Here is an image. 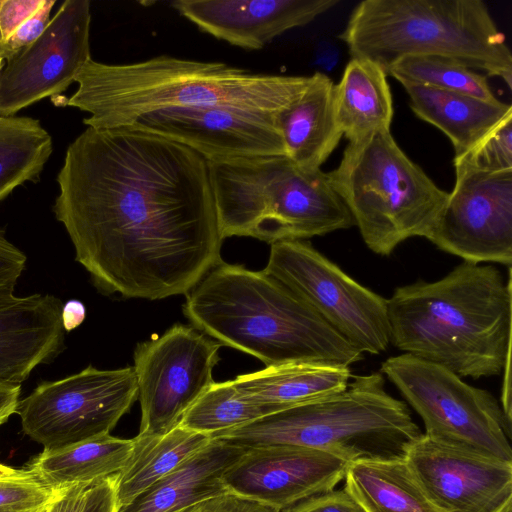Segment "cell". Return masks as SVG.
Segmentation results:
<instances>
[{"label":"cell","instance_id":"obj_1","mask_svg":"<svg viewBox=\"0 0 512 512\" xmlns=\"http://www.w3.org/2000/svg\"><path fill=\"white\" fill-rule=\"evenodd\" d=\"M53 211L97 289L160 300L222 263L207 161L157 134L87 127L68 146Z\"/></svg>","mask_w":512,"mask_h":512},{"label":"cell","instance_id":"obj_2","mask_svg":"<svg viewBox=\"0 0 512 512\" xmlns=\"http://www.w3.org/2000/svg\"><path fill=\"white\" fill-rule=\"evenodd\" d=\"M390 344L460 378L499 375L511 359L512 291L493 265L463 261L387 299Z\"/></svg>","mask_w":512,"mask_h":512},{"label":"cell","instance_id":"obj_3","mask_svg":"<svg viewBox=\"0 0 512 512\" xmlns=\"http://www.w3.org/2000/svg\"><path fill=\"white\" fill-rule=\"evenodd\" d=\"M309 76L253 73L222 62L161 55L132 64L92 58L75 77L63 105L87 112V127H127L139 116L167 108L220 106L279 112L304 90Z\"/></svg>","mask_w":512,"mask_h":512},{"label":"cell","instance_id":"obj_4","mask_svg":"<svg viewBox=\"0 0 512 512\" xmlns=\"http://www.w3.org/2000/svg\"><path fill=\"white\" fill-rule=\"evenodd\" d=\"M193 327L261 360L347 366L363 353L278 280L242 265L220 263L187 294Z\"/></svg>","mask_w":512,"mask_h":512},{"label":"cell","instance_id":"obj_5","mask_svg":"<svg viewBox=\"0 0 512 512\" xmlns=\"http://www.w3.org/2000/svg\"><path fill=\"white\" fill-rule=\"evenodd\" d=\"M339 38L386 75L403 57L441 56L512 87V54L481 0H364Z\"/></svg>","mask_w":512,"mask_h":512},{"label":"cell","instance_id":"obj_6","mask_svg":"<svg viewBox=\"0 0 512 512\" xmlns=\"http://www.w3.org/2000/svg\"><path fill=\"white\" fill-rule=\"evenodd\" d=\"M222 239L270 244L348 229L354 219L321 169L284 155L207 161Z\"/></svg>","mask_w":512,"mask_h":512},{"label":"cell","instance_id":"obj_7","mask_svg":"<svg viewBox=\"0 0 512 512\" xmlns=\"http://www.w3.org/2000/svg\"><path fill=\"white\" fill-rule=\"evenodd\" d=\"M421 434L407 404L386 391L381 372H373L355 376L341 392L265 415L211 438L243 448L308 447L350 462L404 459L408 446Z\"/></svg>","mask_w":512,"mask_h":512},{"label":"cell","instance_id":"obj_8","mask_svg":"<svg viewBox=\"0 0 512 512\" xmlns=\"http://www.w3.org/2000/svg\"><path fill=\"white\" fill-rule=\"evenodd\" d=\"M326 174L366 246L381 256L409 238L429 239L448 198L390 130L349 142L339 165Z\"/></svg>","mask_w":512,"mask_h":512},{"label":"cell","instance_id":"obj_9","mask_svg":"<svg viewBox=\"0 0 512 512\" xmlns=\"http://www.w3.org/2000/svg\"><path fill=\"white\" fill-rule=\"evenodd\" d=\"M381 373L421 417L424 434L512 462V424L489 391L406 353L386 359Z\"/></svg>","mask_w":512,"mask_h":512},{"label":"cell","instance_id":"obj_10","mask_svg":"<svg viewBox=\"0 0 512 512\" xmlns=\"http://www.w3.org/2000/svg\"><path fill=\"white\" fill-rule=\"evenodd\" d=\"M263 271L300 297L363 354L387 350V299L355 281L308 241L271 244Z\"/></svg>","mask_w":512,"mask_h":512},{"label":"cell","instance_id":"obj_11","mask_svg":"<svg viewBox=\"0 0 512 512\" xmlns=\"http://www.w3.org/2000/svg\"><path fill=\"white\" fill-rule=\"evenodd\" d=\"M137 395L133 366L113 370L88 366L40 383L19 400L16 413L23 432L43 451H54L110 434Z\"/></svg>","mask_w":512,"mask_h":512},{"label":"cell","instance_id":"obj_12","mask_svg":"<svg viewBox=\"0 0 512 512\" xmlns=\"http://www.w3.org/2000/svg\"><path fill=\"white\" fill-rule=\"evenodd\" d=\"M221 345L182 324L137 344L133 368L141 407L138 435L163 434L179 424L214 383Z\"/></svg>","mask_w":512,"mask_h":512},{"label":"cell","instance_id":"obj_13","mask_svg":"<svg viewBox=\"0 0 512 512\" xmlns=\"http://www.w3.org/2000/svg\"><path fill=\"white\" fill-rule=\"evenodd\" d=\"M454 167V188L428 240L463 261L511 267L512 169Z\"/></svg>","mask_w":512,"mask_h":512},{"label":"cell","instance_id":"obj_14","mask_svg":"<svg viewBox=\"0 0 512 512\" xmlns=\"http://www.w3.org/2000/svg\"><path fill=\"white\" fill-rule=\"evenodd\" d=\"M89 0H66L43 33L6 59L0 73V116H14L64 92L91 59Z\"/></svg>","mask_w":512,"mask_h":512},{"label":"cell","instance_id":"obj_15","mask_svg":"<svg viewBox=\"0 0 512 512\" xmlns=\"http://www.w3.org/2000/svg\"><path fill=\"white\" fill-rule=\"evenodd\" d=\"M404 460L438 512H499L512 502V462L424 433Z\"/></svg>","mask_w":512,"mask_h":512},{"label":"cell","instance_id":"obj_16","mask_svg":"<svg viewBox=\"0 0 512 512\" xmlns=\"http://www.w3.org/2000/svg\"><path fill=\"white\" fill-rule=\"evenodd\" d=\"M279 112L220 106L167 108L143 114L127 127L182 144L206 161L285 156Z\"/></svg>","mask_w":512,"mask_h":512},{"label":"cell","instance_id":"obj_17","mask_svg":"<svg viewBox=\"0 0 512 512\" xmlns=\"http://www.w3.org/2000/svg\"><path fill=\"white\" fill-rule=\"evenodd\" d=\"M349 462L332 453L294 445L246 448L223 473L226 489L280 511L335 489Z\"/></svg>","mask_w":512,"mask_h":512},{"label":"cell","instance_id":"obj_18","mask_svg":"<svg viewBox=\"0 0 512 512\" xmlns=\"http://www.w3.org/2000/svg\"><path fill=\"white\" fill-rule=\"evenodd\" d=\"M338 0H176L181 16L201 31L247 50H259L286 31L305 26Z\"/></svg>","mask_w":512,"mask_h":512},{"label":"cell","instance_id":"obj_19","mask_svg":"<svg viewBox=\"0 0 512 512\" xmlns=\"http://www.w3.org/2000/svg\"><path fill=\"white\" fill-rule=\"evenodd\" d=\"M62 301L51 294L17 296L0 289V382L21 385L64 348Z\"/></svg>","mask_w":512,"mask_h":512},{"label":"cell","instance_id":"obj_20","mask_svg":"<svg viewBox=\"0 0 512 512\" xmlns=\"http://www.w3.org/2000/svg\"><path fill=\"white\" fill-rule=\"evenodd\" d=\"M246 448L222 440L211 443L116 512H178L229 492L224 471Z\"/></svg>","mask_w":512,"mask_h":512},{"label":"cell","instance_id":"obj_21","mask_svg":"<svg viewBox=\"0 0 512 512\" xmlns=\"http://www.w3.org/2000/svg\"><path fill=\"white\" fill-rule=\"evenodd\" d=\"M334 84L323 73L309 76L301 94L278 113L285 156L300 167L320 169L343 136L336 120Z\"/></svg>","mask_w":512,"mask_h":512},{"label":"cell","instance_id":"obj_22","mask_svg":"<svg viewBox=\"0 0 512 512\" xmlns=\"http://www.w3.org/2000/svg\"><path fill=\"white\" fill-rule=\"evenodd\" d=\"M412 111L440 129L452 142L455 157L469 151L505 117L512 106L429 86L402 83Z\"/></svg>","mask_w":512,"mask_h":512},{"label":"cell","instance_id":"obj_23","mask_svg":"<svg viewBox=\"0 0 512 512\" xmlns=\"http://www.w3.org/2000/svg\"><path fill=\"white\" fill-rule=\"evenodd\" d=\"M350 378L347 366L298 362L242 374L234 382L247 399L280 411L341 392Z\"/></svg>","mask_w":512,"mask_h":512},{"label":"cell","instance_id":"obj_24","mask_svg":"<svg viewBox=\"0 0 512 512\" xmlns=\"http://www.w3.org/2000/svg\"><path fill=\"white\" fill-rule=\"evenodd\" d=\"M387 75L376 63L351 58L334 85L337 124L349 142L376 131L390 130L393 102Z\"/></svg>","mask_w":512,"mask_h":512},{"label":"cell","instance_id":"obj_25","mask_svg":"<svg viewBox=\"0 0 512 512\" xmlns=\"http://www.w3.org/2000/svg\"><path fill=\"white\" fill-rule=\"evenodd\" d=\"M133 439L106 434L54 451H43L28 471L52 490L90 484L118 474L127 463Z\"/></svg>","mask_w":512,"mask_h":512},{"label":"cell","instance_id":"obj_26","mask_svg":"<svg viewBox=\"0 0 512 512\" xmlns=\"http://www.w3.org/2000/svg\"><path fill=\"white\" fill-rule=\"evenodd\" d=\"M132 453L116 475L117 508L165 477L186 460L208 446L210 435L180 424L163 434L136 435Z\"/></svg>","mask_w":512,"mask_h":512},{"label":"cell","instance_id":"obj_27","mask_svg":"<svg viewBox=\"0 0 512 512\" xmlns=\"http://www.w3.org/2000/svg\"><path fill=\"white\" fill-rule=\"evenodd\" d=\"M344 489L365 512H438L404 459L359 458L347 464Z\"/></svg>","mask_w":512,"mask_h":512},{"label":"cell","instance_id":"obj_28","mask_svg":"<svg viewBox=\"0 0 512 512\" xmlns=\"http://www.w3.org/2000/svg\"><path fill=\"white\" fill-rule=\"evenodd\" d=\"M52 151V137L38 119L0 116V202L18 186L38 181Z\"/></svg>","mask_w":512,"mask_h":512},{"label":"cell","instance_id":"obj_29","mask_svg":"<svg viewBox=\"0 0 512 512\" xmlns=\"http://www.w3.org/2000/svg\"><path fill=\"white\" fill-rule=\"evenodd\" d=\"M277 412L247 399L234 379L214 382L184 413L179 424L187 429L214 435Z\"/></svg>","mask_w":512,"mask_h":512},{"label":"cell","instance_id":"obj_30","mask_svg":"<svg viewBox=\"0 0 512 512\" xmlns=\"http://www.w3.org/2000/svg\"><path fill=\"white\" fill-rule=\"evenodd\" d=\"M388 75L401 84H419L471 95L489 102L498 101L488 85L486 75L447 57L406 56L393 63Z\"/></svg>","mask_w":512,"mask_h":512},{"label":"cell","instance_id":"obj_31","mask_svg":"<svg viewBox=\"0 0 512 512\" xmlns=\"http://www.w3.org/2000/svg\"><path fill=\"white\" fill-rule=\"evenodd\" d=\"M454 165L497 172L512 169V114L505 117L465 154L454 157Z\"/></svg>","mask_w":512,"mask_h":512},{"label":"cell","instance_id":"obj_32","mask_svg":"<svg viewBox=\"0 0 512 512\" xmlns=\"http://www.w3.org/2000/svg\"><path fill=\"white\" fill-rule=\"evenodd\" d=\"M28 470L0 478V512H40L54 495Z\"/></svg>","mask_w":512,"mask_h":512},{"label":"cell","instance_id":"obj_33","mask_svg":"<svg viewBox=\"0 0 512 512\" xmlns=\"http://www.w3.org/2000/svg\"><path fill=\"white\" fill-rule=\"evenodd\" d=\"M281 512H365L343 488L304 499Z\"/></svg>","mask_w":512,"mask_h":512},{"label":"cell","instance_id":"obj_34","mask_svg":"<svg viewBox=\"0 0 512 512\" xmlns=\"http://www.w3.org/2000/svg\"><path fill=\"white\" fill-rule=\"evenodd\" d=\"M55 3V0H45L39 10L22 23L4 42L8 58L33 43L43 33L50 22V13Z\"/></svg>","mask_w":512,"mask_h":512},{"label":"cell","instance_id":"obj_35","mask_svg":"<svg viewBox=\"0 0 512 512\" xmlns=\"http://www.w3.org/2000/svg\"><path fill=\"white\" fill-rule=\"evenodd\" d=\"M45 0H1L0 35L6 42L15 30L34 15Z\"/></svg>","mask_w":512,"mask_h":512},{"label":"cell","instance_id":"obj_36","mask_svg":"<svg viewBox=\"0 0 512 512\" xmlns=\"http://www.w3.org/2000/svg\"><path fill=\"white\" fill-rule=\"evenodd\" d=\"M203 512H281L262 502L226 492L204 503Z\"/></svg>","mask_w":512,"mask_h":512},{"label":"cell","instance_id":"obj_37","mask_svg":"<svg viewBox=\"0 0 512 512\" xmlns=\"http://www.w3.org/2000/svg\"><path fill=\"white\" fill-rule=\"evenodd\" d=\"M91 484H75L55 490L46 512H83Z\"/></svg>","mask_w":512,"mask_h":512},{"label":"cell","instance_id":"obj_38","mask_svg":"<svg viewBox=\"0 0 512 512\" xmlns=\"http://www.w3.org/2000/svg\"><path fill=\"white\" fill-rule=\"evenodd\" d=\"M116 475L91 484L83 512H116Z\"/></svg>","mask_w":512,"mask_h":512},{"label":"cell","instance_id":"obj_39","mask_svg":"<svg viewBox=\"0 0 512 512\" xmlns=\"http://www.w3.org/2000/svg\"><path fill=\"white\" fill-rule=\"evenodd\" d=\"M22 253L0 229V289L12 287L20 274Z\"/></svg>","mask_w":512,"mask_h":512},{"label":"cell","instance_id":"obj_40","mask_svg":"<svg viewBox=\"0 0 512 512\" xmlns=\"http://www.w3.org/2000/svg\"><path fill=\"white\" fill-rule=\"evenodd\" d=\"M21 385L0 382V426L16 413Z\"/></svg>","mask_w":512,"mask_h":512},{"label":"cell","instance_id":"obj_41","mask_svg":"<svg viewBox=\"0 0 512 512\" xmlns=\"http://www.w3.org/2000/svg\"><path fill=\"white\" fill-rule=\"evenodd\" d=\"M86 317L84 304L75 299L66 301L61 310V322L65 332L72 331L80 326Z\"/></svg>","mask_w":512,"mask_h":512},{"label":"cell","instance_id":"obj_42","mask_svg":"<svg viewBox=\"0 0 512 512\" xmlns=\"http://www.w3.org/2000/svg\"><path fill=\"white\" fill-rule=\"evenodd\" d=\"M502 392H501V408L509 423L512 424V407H511V359L507 361L504 370Z\"/></svg>","mask_w":512,"mask_h":512},{"label":"cell","instance_id":"obj_43","mask_svg":"<svg viewBox=\"0 0 512 512\" xmlns=\"http://www.w3.org/2000/svg\"><path fill=\"white\" fill-rule=\"evenodd\" d=\"M20 472V470L13 469L9 466L3 465L0 463V478L1 477H8L16 475Z\"/></svg>","mask_w":512,"mask_h":512},{"label":"cell","instance_id":"obj_44","mask_svg":"<svg viewBox=\"0 0 512 512\" xmlns=\"http://www.w3.org/2000/svg\"><path fill=\"white\" fill-rule=\"evenodd\" d=\"M206 502V501H205ZM199 503V504H196V505H192V506H189L187 508H184L178 512H203V509H204V503Z\"/></svg>","mask_w":512,"mask_h":512},{"label":"cell","instance_id":"obj_45","mask_svg":"<svg viewBox=\"0 0 512 512\" xmlns=\"http://www.w3.org/2000/svg\"><path fill=\"white\" fill-rule=\"evenodd\" d=\"M0 57H3L5 60L8 58V52L6 50L4 42L2 41L1 35H0Z\"/></svg>","mask_w":512,"mask_h":512},{"label":"cell","instance_id":"obj_46","mask_svg":"<svg viewBox=\"0 0 512 512\" xmlns=\"http://www.w3.org/2000/svg\"><path fill=\"white\" fill-rule=\"evenodd\" d=\"M4 60H5V59H4L3 57H0V73H1V71H2V69H3V67H4V64H5V63H4Z\"/></svg>","mask_w":512,"mask_h":512},{"label":"cell","instance_id":"obj_47","mask_svg":"<svg viewBox=\"0 0 512 512\" xmlns=\"http://www.w3.org/2000/svg\"><path fill=\"white\" fill-rule=\"evenodd\" d=\"M46 507H47V506H46ZM40 512H46V508H44V509H43L42 511H40Z\"/></svg>","mask_w":512,"mask_h":512},{"label":"cell","instance_id":"obj_48","mask_svg":"<svg viewBox=\"0 0 512 512\" xmlns=\"http://www.w3.org/2000/svg\"><path fill=\"white\" fill-rule=\"evenodd\" d=\"M0 4H1V0H0Z\"/></svg>","mask_w":512,"mask_h":512}]
</instances>
